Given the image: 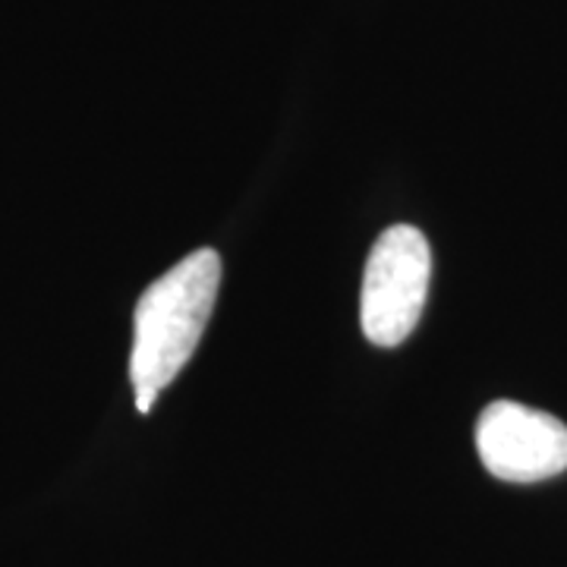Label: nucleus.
<instances>
[{"label": "nucleus", "mask_w": 567, "mask_h": 567, "mask_svg": "<svg viewBox=\"0 0 567 567\" xmlns=\"http://www.w3.org/2000/svg\"><path fill=\"white\" fill-rule=\"evenodd\" d=\"M432 278L429 240L410 224H394L375 240L363 275L360 322L369 344L398 347L425 309Z\"/></svg>", "instance_id": "obj_2"}, {"label": "nucleus", "mask_w": 567, "mask_h": 567, "mask_svg": "<svg viewBox=\"0 0 567 567\" xmlns=\"http://www.w3.org/2000/svg\"><path fill=\"white\" fill-rule=\"evenodd\" d=\"M476 451L495 480H551L567 470V425L517 401H495L476 423Z\"/></svg>", "instance_id": "obj_3"}, {"label": "nucleus", "mask_w": 567, "mask_h": 567, "mask_svg": "<svg viewBox=\"0 0 567 567\" xmlns=\"http://www.w3.org/2000/svg\"><path fill=\"white\" fill-rule=\"evenodd\" d=\"M218 287L221 256L215 249H196L140 297L130 353V382L136 388L140 413H148L189 363L212 319Z\"/></svg>", "instance_id": "obj_1"}]
</instances>
